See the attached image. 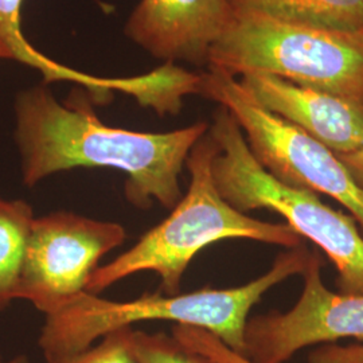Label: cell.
Instances as JSON below:
<instances>
[{
    "instance_id": "cell-19",
    "label": "cell",
    "mask_w": 363,
    "mask_h": 363,
    "mask_svg": "<svg viewBox=\"0 0 363 363\" xmlns=\"http://www.w3.org/2000/svg\"><path fill=\"white\" fill-rule=\"evenodd\" d=\"M0 363H30V361H28L26 355H16V357H13L10 359H4L0 355Z\"/></svg>"
},
{
    "instance_id": "cell-7",
    "label": "cell",
    "mask_w": 363,
    "mask_h": 363,
    "mask_svg": "<svg viewBox=\"0 0 363 363\" xmlns=\"http://www.w3.org/2000/svg\"><path fill=\"white\" fill-rule=\"evenodd\" d=\"M121 223L54 211L35 217L16 298L30 301L45 316L60 312L86 292L100 259L121 247Z\"/></svg>"
},
{
    "instance_id": "cell-4",
    "label": "cell",
    "mask_w": 363,
    "mask_h": 363,
    "mask_svg": "<svg viewBox=\"0 0 363 363\" xmlns=\"http://www.w3.org/2000/svg\"><path fill=\"white\" fill-rule=\"evenodd\" d=\"M208 65L233 77L283 78L363 106V31L233 13L208 52Z\"/></svg>"
},
{
    "instance_id": "cell-3",
    "label": "cell",
    "mask_w": 363,
    "mask_h": 363,
    "mask_svg": "<svg viewBox=\"0 0 363 363\" xmlns=\"http://www.w3.org/2000/svg\"><path fill=\"white\" fill-rule=\"evenodd\" d=\"M217 152V143L208 130L186 160L190 172L187 193L166 220L144 233L127 252L91 273L86 292L99 295L132 274L154 272L163 291L177 295L190 262L214 242L250 240L286 249L301 244V237L286 223L252 218L220 196L211 171Z\"/></svg>"
},
{
    "instance_id": "cell-8",
    "label": "cell",
    "mask_w": 363,
    "mask_h": 363,
    "mask_svg": "<svg viewBox=\"0 0 363 363\" xmlns=\"http://www.w3.org/2000/svg\"><path fill=\"white\" fill-rule=\"evenodd\" d=\"M322 261L311 252L301 272L304 286L286 312L247 319L242 357L252 363H286L300 350L339 339L363 345V295L335 294L322 279Z\"/></svg>"
},
{
    "instance_id": "cell-6",
    "label": "cell",
    "mask_w": 363,
    "mask_h": 363,
    "mask_svg": "<svg viewBox=\"0 0 363 363\" xmlns=\"http://www.w3.org/2000/svg\"><path fill=\"white\" fill-rule=\"evenodd\" d=\"M201 96L233 116L252 155L272 177L291 187L334 198L363 229V190L335 152L265 109L228 73L216 69L202 73Z\"/></svg>"
},
{
    "instance_id": "cell-14",
    "label": "cell",
    "mask_w": 363,
    "mask_h": 363,
    "mask_svg": "<svg viewBox=\"0 0 363 363\" xmlns=\"http://www.w3.org/2000/svg\"><path fill=\"white\" fill-rule=\"evenodd\" d=\"M130 346L138 363H214L164 333L150 334L132 328Z\"/></svg>"
},
{
    "instance_id": "cell-15",
    "label": "cell",
    "mask_w": 363,
    "mask_h": 363,
    "mask_svg": "<svg viewBox=\"0 0 363 363\" xmlns=\"http://www.w3.org/2000/svg\"><path fill=\"white\" fill-rule=\"evenodd\" d=\"M132 327L118 328L86 350L49 363H138L130 346Z\"/></svg>"
},
{
    "instance_id": "cell-2",
    "label": "cell",
    "mask_w": 363,
    "mask_h": 363,
    "mask_svg": "<svg viewBox=\"0 0 363 363\" xmlns=\"http://www.w3.org/2000/svg\"><path fill=\"white\" fill-rule=\"evenodd\" d=\"M311 252L304 244L280 253L272 268L245 286L163 296L144 294L136 300L113 301L84 292L67 307L48 315L38 345L46 363L77 354L106 334L147 320H167L202 328L229 349L244 354L249 313L273 286L301 274Z\"/></svg>"
},
{
    "instance_id": "cell-13",
    "label": "cell",
    "mask_w": 363,
    "mask_h": 363,
    "mask_svg": "<svg viewBox=\"0 0 363 363\" xmlns=\"http://www.w3.org/2000/svg\"><path fill=\"white\" fill-rule=\"evenodd\" d=\"M34 220L33 208L26 201L0 195V311L16 300Z\"/></svg>"
},
{
    "instance_id": "cell-17",
    "label": "cell",
    "mask_w": 363,
    "mask_h": 363,
    "mask_svg": "<svg viewBox=\"0 0 363 363\" xmlns=\"http://www.w3.org/2000/svg\"><path fill=\"white\" fill-rule=\"evenodd\" d=\"M307 363H363V345H320L308 354Z\"/></svg>"
},
{
    "instance_id": "cell-9",
    "label": "cell",
    "mask_w": 363,
    "mask_h": 363,
    "mask_svg": "<svg viewBox=\"0 0 363 363\" xmlns=\"http://www.w3.org/2000/svg\"><path fill=\"white\" fill-rule=\"evenodd\" d=\"M232 18L228 0H142L125 34L157 60L202 65Z\"/></svg>"
},
{
    "instance_id": "cell-18",
    "label": "cell",
    "mask_w": 363,
    "mask_h": 363,
    "mask_svg": "<svg viewBox=\"0 0 363 363\" xmlns=\"http://www.w3.org/2000/svg\"><path fill=\"white\" fill-rule=\"evenodd\" d=\"M337 156L346 169H349L352 181L363 190V145L352 152Z\"/></svg>"
},
{
    "instance_id": "cell-5",
    "label": "cell",
    "mask_w": 363,
    "mask_h": 363,
    "mask_svg": "<svg viewBox=\"0 0 363 363\" xmlns=\"http://www.w3.org/2000/svg\"><path fill=\"white\" fill-rule=\"evenodd\" d=\"M208 133L218 147L211 171L220 196L244 214L265 208L284 217L292 230L322 249L334 264L340 292L363 295V235L358 222L323 203L318 194L272 177L252 155L242 130L225 108L216 111Z\"/></svg>"
},
{
    "instance_id": "cell-1",
    "label": "cell",
    "mask_w": 363,
    "mask_h": 363,
    "mask_svg": "<svg viewBox=\"0 0 363 363\" xmlns=\"http://www.w3.org/2000/svg\"><path fill=\"white\" fill-rule=\"evenodd\" d=\"M13 112L26 187L67 169H113L127 175L125 198L138 208L154 202L172 208L179 202L186 160L208 130L205 121L162 133L111 127L82 91L60 103L48 84L21 91Z\"/></svg>"
},
{
    "instance_id": "cell-16",
    "label": "cell",
    "mask_w": 363,
    "mask_h": 363,
    "mask_svg": "<svg viewBox=\"0 0 363 363\" xmlns=\"http://www.w3.org/2000/svg\"><path fill=\"white\" fill-rule=\"evenodd\" d=\"M172 337L189 350L206 357L214 363H252L245 357L229 349L218 337L191 325H172Z\"/></svg>"
},
{
    "instance_id": "cell-12",
    "label": "cell",
    "mask_w": 363,
    "mask_h": 363,
    "mask_svg": "<svg viewBox=\"0 0 363 363\" xmlns=\"http://www.w3.org/2000/svg\"><path fill=\"white\" fill-rule=\"evenodd\" d=\"M233 13H257L276 19L342 31H363V0H228Z\"/></svg>"
},
{
    "instance_id": "cell-20",
    "label": "cell",
    "mask_w": 363,
    "mask_h": 363,
    "mask_svg": "<svg viewBox=\"0 0 363 363\" xmlns=\"http://www.w3.org/2000/svg\"><path fill=\"white\" fill-rule=\"evenodd\" d=\"M0 60H13L11 54H10L9 49L6 48V45L3 43L1 39H0Z\"/></svg>"
},
{
    "instance_id": "cell-10",
    "label": "cell",
    "mask_w": 363,
    "mask_h": 363,
    "mask_svg": "<svg viewBox=\"0 0 363 363\" xmlns=\"http://www.w3.org/2000/svg\"><path fill=\"white\" fill-rule=\"evenodd\" d=\"M240 81L265 109L304 130L337 155L362 147L361 105L268 74H247Z\"/></svg>"
},
{
    "instance_id": "cell-11",
    "label": "cell",
    "mask_w": 363,
    "mask_h": 363,
    "mask_svg": "<svg viewBox=\"0 0 363 363\" xmlns=\"http://www.w3.org/2000/svg\"><path fill=\"white\" fill-rule=\"evenodd\" d=\"M22 1L23 0H0V39L9 49L13 60L39 70L48 85L54 81H69L86 88L91 94V100L97 103L109 100L115 91L128 94L136 101L143 97L148 89V78L145 74L132 77L91 76L58 64L33 48L21 27Z\"/></svg>"
}]
</instances>
